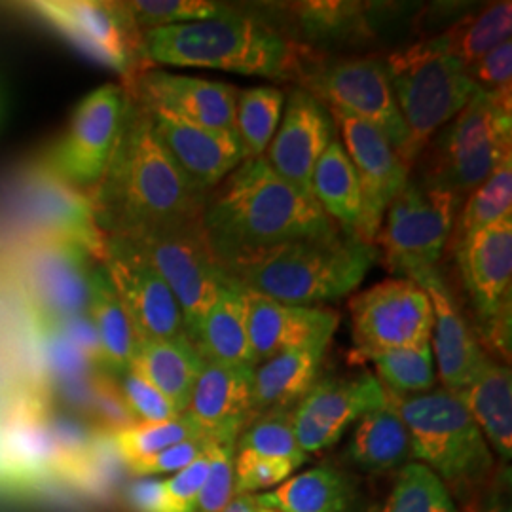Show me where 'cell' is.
<instances>
[{"label": "cell", "mask_w": 512, "mask_h": 512, "mask_svg": "<svg viewBox=\"0 0 512 512\" xmlns=\"http://www.w3.org/2000/svg\"><path fill=\"white\" fill-rule=\"evenodd\" d=\"M202 230L211 255L232 277L291 243L340 232L319 203L281 179L264 156L247 158L207 194Z\"/></svg>", "instance_id": "obj_1"}, {"label": "cell", "mask_w": 512, "mask_h": 512, "mask_svg": "<svg viewBox=\"0 0 512 512\" xmlns=\"http://www.w3.org/2000/svg\"><path fill=\"white\" fill-rule=\"evenodd\" d=\"M88 194L107 238H133L202 219L209 192L188 181L160 143L150 112L129 99L118 148Z\"/></svg>", "instance_id": "obj_2"}, {"label": "cell", "mask_w": 512, "mask_h": 512, "mask_svg": "<svg viewBox=\"0 0 512 512\" xmlns=\"http://www.w3.org/2000/svg\"><path fill=\"white\" fill-rule=\"evenodd\" d=\"M148 65L200 67L293 80L300 44L262 19L228 8L222 16L141 33Z\"/></svg>", "instance_id": "obj_3"}, {"label": "cell", "mask_w": 512, "mask_h": 512, "mask_svg": "<svg viewBox=\"0 0 512 512\" xmlns=\"http://www.w3.org/2000/svg\"><path fill=\"white\" fill-rule=\"evenodd\" d=\"M385 395L408 429L412 458L425 463L446 488L467 501L488 484L494 452L456 393L442 387L420 395Z\"/></svg>", "instance_id": "obj_4"}, {"label": "cell", "mask_w": 512, "mask_h": 512, "mask_svg": "<svg viewBox=\"0 0 512 512\" xmlns=\"http://www.w3.org/2000/svg\"><path fill=\"white\" fill-rule=\"evenodd\" d=\"M378 249L338 232L304 239L262 258L234 279L245 289L293 306L332 302L353 293L365 279Z\"/></svg>", "instance_id": "obj_5"}, {"label": "cell", "mask_w": 512, "mask_h": 512, "mask_svg": "<svg viewBox=\"0 0 512 512\" xmlns=\"http://www.w3.org/2000/svg\"><path fill=\"white\" fill-rule=\"evenodd\" d=\"M385 73L408 128L406 164H416L427 143L478 92L446 38H423L384 59Z\"/></svg>", "instance_id": "obj_6"}, {"label": "cell", "mask_w": 512, "mask_h": 512, "mask_svg": "<svg viewBox=\"0 0 512 512\" xmlns=\"http://www.w3.org/2000/svg\"><path fill=\"white\" fill-rule=\"evenodd\" d=\"M512 154V95L478 92L423 148L420 179L459 200L473 194Z\"/></svg>", "instance_id": "obj_7"}, {"label": "cell", "mask_w": 512, "mask_h": 512, "mask_svg": "<svg viewBox=\"0 0 512 512\" xmlns=\"http://www.w3.org/2000/svg\"><path fill=\"white\" fill-rule=\"evenodd\" d=\"M294 80L325 107L346 110L380 129L406 164L408 128L391 92L384 59H325L300 46Z\"/></svg>", "instance_id": "obj_8"}, {"label": "cell", "mask_w": 512, "mask_h": 512, "mask_svg": "<svg viewBox=\"0 0 512 512\" xmlns=\"http://www.w3.org/2000/svg\"><path fill=\"white\" fill-rule=\"evenodd\" d=\"M459 205L456 194L410 175L389 203L376 238L385 268L391 274L404 275L403 279L437 268L452 238Z\"/></svg>", "instance_id": "obj_9"}, {"label": "cell", "mask_w": 512, "mask_h": 512, "mask_svg": "<svg viewBox=\"0 0 512 512\" xmlns=\"http://www.w3.org/2000/svg\"><path fill=\"white\" fill-rule=\"evenodd\" d=\"M27 10L52 27L80 54L120 74L126 82L148 65L141 52V31L126 2L38 0Z\"/></svg>", "instance_id": "obj_10"}, {"label": "cell", "mask_w": 512, "mask_h": 512, "mask_svg": "<svg viewBox=\"0 0 512 512\" xmlns=\"http://www.w3.org/2000/svg\"><path fill=\"white\" fill-rule=\"evenodd\" d=\"M124 239L137 247L171 289L183 311L184 329L190 338L220 289L234 279L211 255L203 238L202 219Z\"/></svg>", "instance_id": "obj_11"}, {"label": "cell", "mask_w": 512, "mask_h": 512, "mask_svg": "<svg viewBox=\"0 0 512 512\" xmlns=\"http://www.w3.org/2000/svg\"><path fill=\"white\" fill-rule=\"evenodd\" d=\"M463 285L480 319L482 340L511 359L512 215L454 245Z\"/></svg>", "instance_id": "obj_12"}, {"label": "cell", "mask_w": 512, "mask_h": 512, "mask_svg": "<svg viewBox=\"0 0 512 512\" xmlns=\"http://www.w3.org/2000/svg\"><path fill=\"white\" fill-rule=\"evenodd\" d=\"M128 107L129 95L122 86L105 84L88 93L44 167L61 181L90 192L103 179L118 148Z\"/></svg>", "instance_id": "obj_13"}, {"label": "cell", "mask_w": 512, "mask_h": 512, "mask_svg": "<svg viewBox=\"0 0 512 512\" xmlns=\"http://www.w3.org/2000/svg\"><path fill=\"white\" fill-rule=\"evenodd\" d=\"M351 319L357 355L366 361L387 349L431 342L433 306L410 279H389L357 294L351 300Z\"/></svg>", "instance_id": "obj_14"}, {"label": "cell", "mask_w": 512, "mask_h": 512, "mask_svg": "<svg viewBox=\"0 0 512 512\" xmlns=\"http://www.w3.org/2000/svg\"><path fill=\"white\" fill-rule=\"evenodd\" d=\"M93 258L73 241L37 234L21 253V277L38 321L88 313Z\"/></svg>", "instance_id": "obj_15"}, {"label": "cell", "mask_w": 512, "mask_h": 512, "mask_svg": "<svg viewBox=\"0 0 512 512\" xmlns=\"http://www.w3.org/2000/svg\"><path fill=\"white\" fill-rule=\"evenodd\" d=\"M327 109L359 177L361 215L355 238L376 247L385 211L408 183L412 167L404 164L380 129L346 110Z\"/></svg>", "instance_id": "obj_16"}, {"label": "cell", "mask_w": 512, "mask_h": 512, "mask_svg": "<svg viewBox=\"0 0 512 512\" xmlns=\"http://www.w3.org/2000/svg\"><path fill=\"white\" fill-rule=\"evenodd\" d=\"M101 266L126 306L141 342L186 336L177 298L131 241L107 238V255Z\"/></svg>", "instance_id": "obj_17"}, {"label": "cell", "mask_w": 512, "mask_h": 512, "mask_svg": "<svg viewBox=\"0 0 512 512\" xmlns=\"http://www.w3.org/2000/svg\"><path fill=\"white\" fill-rule=\"evenodd\" d=\"M385 403V389L370 372L317 380L293 408L298 448L306 456L327 450L346 435L353 423Z\"/></svg>", "instance_id": "obj_18"}, {"label": "cell", "mask_w": 512, "mask_h": 512, "mask_svg": "<svg viewBox=\"0 0 512 512\" xmlns=\"http://www.w3.org/2000/svg\"><path fill=\"white\" fill-rule=\"evenodd\" d=\"M129 99L145 107L202 128L236 131L238 88L194 76L145 67L122 84Z\"/></svg>", "instance_id": "obj_19"}, {"label": "cell", "mask_w": 512, "mask_h": 512, "mask_svg": "<svg viewBox=\"0 0 512 512\" xmlns=\"http://www.w3.org/2000/svg\"><path fill=\"white\" fill-rule=\"evenodd\" d=\"M336 137L338 129L329 109L315 95L296 88L285 99L279 128L264 160L281 179L311 196L313 169Z\"/></svg>", "instance_id": "obj_20"}, {"label": "cell", "mask_w": 512, "mask_h": 512, "mask_svg": "<svg viewBox=\"0 0 512 512\" xmlns=\"http://www.w3.org/2000/svg\"><path fill=\"white\" fill-rule=\"evenodd\" d=\"M23 196L31 220L38 226V234L69 239L84 247L95 262L103 264L107 236L99 228L88 192L61 181L40 165L31 171Z\"/></svg>", "instance_id": "obj_21"}, {"label": "cell", "mask_w": 512, "mask_h": 512, "mask_svg": "<svg viewBox=\"0 0 512 512\" xmlns=\"http://www.w3.org/2000/svg\"><path fill=\"white\" fill-rule=\"evenodd\" d=\"M410 281L420 285L433 306L431 349L444 389L458 393L473 382L476 372L490 357L475 330L459 311L458 302L444 283L439 268L414 275Z\"/></svg>", "instance_id": "obj_22"}, {"label": "cell", "mask_w": 512, "mask_h": 512, "mask_svg": "<svg viewBox=\"0 0 512 512\" xmlns=\"http://www.w3.org/2000/svg\"><path fill=\"white\" fill-rule=\"evenodd\" d=\"M255 366L205 361L186 414L203 437L236 446L239 433L253 418Z\"/></svg>", "instance_id": "obj_23"}, {"label": "cell", "mask_w": 512, "mask_h": 512, "mask_svg": "<svg viewBox=\"0 0 512 512\" xmlns=\"http://www.w3.org/2000/svg\"><path fill=\"white\" fill-rule=\"evenodd\" d=\"M150 116L171 160L202 192H211L247 160L238 131L202 128L158 112H150Z\"/></svg>", "instance_id": "obj_24"}, {"label": "cell", "mask_w": 512, "mask_h": 512, "mask_svg": "<svg viewBox=\"0 0 512 512\" xmlns=\"http://www.w3.org/2000/svg\"><path fill=\"white\" fill-rule=\"evenodd\" d=\"M247 332L256 366L289 349L332 340L338 313L315 306H293L243 287Z\"/></svg>", "instance_id": "obj_25"}, {"label": "cell", "mask_w": 512, "mask_h": 512, "mask_svg": "<svg viewBox=\"0 0 512 512\" xmlns=\"http://www.w3.org/2000/svg\"><path fill=\"white\" fill-rule=\"evenodd\" d=\"M330 340L289 349L255 368L253 418L268 410H293L315 382L325 361Z\"/></svg>", "instance_id": "obj_26"}, {"label": "cell", "mask_w": 512, "mask_h": 512, "mask_svg": "<svg viewBox=\"0 0 512 512\" xmlns=\"http://www.w3.org/2000/svg\"><path fill=\"white\" fill-rule=\"evenodd\" d=\"M203 363L205 359L192 340L181 336L139 342L129 370L154 385L179 414H184Z\"/></svg>", "instance_id": "obj_27"}, {"label": "cell", "mask_w": 512, "mask_h": 512, "mask_svg": "<svg viewBox=\"0 0 512 512\" xmlns=\"http://www.w3.org/2000/svg\"><path fill=\"white\" fill-rule=\"evenodd\" d=\"M205 361L255 366L247 332V308L243 285L232 279L220 289L215 302L205 311L196 332L190 336Z\"/></svg>", "instance_id": "obj_28"}, {"label": "cell", "mask_w": 512, "mask_h": 512, "mask_svg": "<svg viewBox=\"0 0 512 512\" xmlns=\"http://www.w3.org/2000/svg\"><path fill=\"white\" fill-rule=\"evenodd\" d=\"M499 459L512 458V376L509 366L492 357L476 372L473 382L456 393Z\"/></svg>", "instance_id": "obj_29"}, {"label": "cell", "mask_w": 512, "mask_h": 512, "mask_svg": "<svg viewBox=\"0 0 512 512\" xmlns=\"http://www.w3.org/2000/svg\"><path fill=\"white\" fill-rule=\"evenodd\" d=\"M258 511L353 512L357 492L344 471L319 465L291 476L266 494L255 495Z\"/></svg>", "instance_id": "obj_30"}, {"label": "cell", "mask_w": 512, "mask_h": 512, "mask_svg": "<svg viewBox=\"0 0 512 512\" xmlns=\"http://www.w3.org/2000/svg\"><path fill=\"white\" fill-rule=\"evenodd\" d=\"M88 317L99 340V366H103V372L110 376H120L129 370L141 340L126 306L114 291L109 275L101 264L95 266L90 281Z\"/></svg>", "instance_id": "obj_31"}, {"label": "cell", "mask_w": 512, "mask_h": 512, "mask_svg": "<svg viewBox=\"0 0 512 512\" xmlns=\"http://www.w3.org/2000/svg\"><path fill=\"white\" fill-rule=\"evenodd\" d=\"M349 461L370 475H385L403 469L412 459L408 429L389 403L372 410L355 423L346 446Z\"/></svg>", "instance_id": "obj_32"}, {"label": "cell", "mask_w": 512, "mask_h": 512, "mask_svg": "<svg viewBox=\"0 0 512 512\" xmlns=\"http://www.w3.org/2000/svg\"><path fill=\"white\" fill-rule=\"evenodd\" d=\"M311 196L340 232L355 236L361 215V188L353 162L338 137L332 139L313 169Z\"/></svg>", "instance_id": "obj_33"}, {"label": "cell", "mask_w": 512, "mask_h": 512, "mask_svg": "<svg viewBox=\"0 0 512 512\" xmlns=\"http://www.w3.org/2000/svg\"><path fill=\"white\" fill-rule=\"evenodd\" d=\"M512 4L494 2L478 14L459 19L442 37L446 38L452 54L469 67L480 57L492 52L495 46L511 40Z\"/></svg>", "instance_id": "obj_34"}, {"label": "cell", "mask_w": 512, "mask_h": 512, "mask_svg": "<svg viewBox=\"0 0 512 512\" xmlns=\"http://www.w3.org/2000/svg\"><path fill=\"white\" fill-rule=\"evenodd\" d=\"M285 107V93L274 86L239 90L236 103V131L247 158L264 156L279 128Z\"/></svg>", "instance_id": "obj_35"}, {"label": "cell", "mask_w": 512, "mask_h": 512, "mask_svg": "<svg viewBox=\"0 0 512 512\" xmlns=\"http://www.w3.org/2000/svg\"><path fill=\"white\" fill-rule=\"evenodd\" d=\"M368 361L376 368L378 382L393 395H420L437 385L431 342L418 348L387 349Z\"/></svg>", "instance_id": "obj_36"}, {"label": "cell", "mask_w": 512, "mask_h": 512, "mask_svg": "<svg viewBox=\"0 0 512 512\" xmlns=\"http://www.w3.org/2000/svg\"><path fill=\"white\" fill-rule=\"evenodd\" d=\"M512 215V154L505 156L494 173L467 196L454 224L452 247L467 234Z\"/></svg>", "instance_id": "obj_37"}, {"label": "cell", "mask_w": 512, "mask_h": 512, "mask_svg": "<svg viewBox=\"0 0 512 512\" xmlns=\"http://www.w3.org/2000/svg\"><path fill=\"white\" fill-rule=\"evenodd\" d=\"M298 18L304 42L300 46L308 48L311 42H340L365 37V8L357 2H300L291 8Z\"/></svg>", "instance_id": "obj_38"}, {"label": "cell", "mask_w": 512, "mask_h": 512, "mask_svg": "<svg viewBox=\"0 0 512 512\" xmlns=\"http://www.w3.org/2000/svg\"><path fill=\"white\" fill-rule=\"evenodd\" d=\"M236 452H249L262 458L289 459L298 467L308 459L296 442L293 410H268L256 414L239 433Z\"/></svg>", "instance_id": "obj_39"}, {"label": "cell", "mask_w": 512, "mask_h": 512, "mask_svg": "<svg viewBox=\"0 0 512 512\" xmlns=\"http://www.w3.org/2000/svg\"><path fill=\"white\" fill-rule=\"evenodd\" d=\"M382 512H458L439 476L421 463H406L385 499Z\"/></svg>", "instance_id": "obj_40"}, {"label": "cell", "mask_w": 512, "mask_h": 512, "mask_svg": "<svg viewBox=\"0 0 512 512\" xmlns=\"http://www.w3.org/2000/svg\"><path fill=\"white\" fill-rule=\"evenodd\" d=\"M114 450L131 465L139 459L150 458L179 442L203 437L198 425L184 412L173 420L160 423H135L133 427L110 433Z\"/></svg>", "instance_id": "obj_41"}, {"label": "cell", "mask_w": 512, "mask_h": 512, "mask_svg": "<svg viewBox=\"0 0 512 512\" xmlns=\"http://www.w3.org/2000/svg\"><path fill=\"white\" fill-rule=\"evenodd\" d=\"M126 8L141 33L156 27L219 18L228 10L209 0H135L126 2Z\"/></svg>", "instance_id": "obj_42"}, {"label": "cell", "mask_w": 512, "mask_h": 512, "mask_svg": "<svg viewBox=\"0 0 512 512\" xmlns=\"http://www.w3.org/2000/svg\"><path fill=\"white\" fill-rule=\"evenodd\" d=\"M298 465L289 459L262 458L249 452H236L234 476L236 495L253 494L268 488H277L293 476Z\"/></svg>", "instance_id": "obj_43"}, {"label": "cell", "mask_w": 512, "mask_h": 512, "mask_svg": "<svg viewBox=\"0 0 512 512\" xmlns=\"http://www.w3.org/2000/svg\"><path fill=\"white\" fill-rule=\"evenodd\" d=\"M236 446L217 444L213 450L209 475L203 484L194 512H224L236 495L234 476Z\"/></svg>", "instance_id": "obj_44"}, {"label": "cell", "mask_w": 512, "mask_h": 512, "mask_svg": "<svg viewBox=\"0 0 512 512\" xmlns=\"http://www.w3.org/2000/svg\"><path fill=\"white\" fill-rule=\"evenodd\" d=\"M118 387L137 423H160L179 416L173 404L154 385L148 384L147 380L131 370L120 374Z\"/></svg>", "instance_id": "obj_45"}, {"label": "cell", "mask_w": 512, "mask_h": 512, "mask_svg": "<svg viewBox=\"0 0 512 512\" xmlns=\"http://www.w3.org/2000/svg\"><path fill=\"white\" fill-rule=\"evenodd\" d=\"M217 442L183 471L164 480V512H194L203 484L209 475L211 458Z\"/></svg>", "instance_id": "obj_46"}, {"label": "cell", "mask_w": 512, "mask_h": 512, "mask_svg": "<svg viewBox=\"0 0 512 512\" xmlns=\"http://www.w3.org/2000/svg\"><path fill=\"white\" fill-rule=\"evenodd\" d=\"M90 408L95 420L99 421L109 433L128 429L137 423L133 414L129 412L118 382H114L107 372H99L93 376Z\"/></svg>", "instance_id": "obj_47"}, {"label": "cell", "mask_w": 512, "mask_h": 512, "mask_svg": "<svg viewBox=\"0 0 512 512\" xmlns=\"http://www.w3.org/2000/svg\"><path fill=\"white\" fill-rule=\"evenodd\" d=\"M213 440L207 437H194V439L179 442L167 450H162L150 458L139 459L128 465L129 471L135 476H160L165 473H179L211 448Z\"/></svg>", "instance_id": "obj_48"}, {"label": "cell", "mask_w": 512, "mask_h": 512, "mask_svg": "<svg viewBox=\"0 0 512 512\" xmlns=\"http://www.w3.org/2000/svg\"><path fill=\"white\" fill-rule=\"evenodd\" d=\"M480 92L505 95L512 90V40L495 46L492 52L467 67Z\"/></svg>", "instance_id": "obj_49"}, {"label": "cell", "mask_w": 512, "mask_h": 512, "mask_svg": "<svg viewBox=\"0 0 512 512\" xmlns=\"http://www.w3.org/2000/svg\"><path fill=\"white\" fill-rule=\"evenodd\" d=\"M461 512H512L511 467L494 473L486 486L465 501Z\"/></svg>", "instance_id": "obj_50"}, {"label": "cell", "mask_w": 512, "mask_h": 512, "mask_svg": "<svg viewBox=\"0 0 512 512\" xmlns=\"http://www.w3.org/2000/svg\"><path fill=\"white\" fill-rule=\"evenodd\" d=\"M128 503L135 512H164V480L139 476L128 488Z\"/></svg>", "instance_id": "obj_51"}, {"label": "cell", "mask_w": 512, "mask_h": 512, "mask_svg": "<svg viewBox=\"0 0 512 512\" xmlns=\"http://www.w3.org/2000/svg\"><path fill=\"white\" fill-rule=\"evenodd\" d=\"M255 495L253 494H238L234 495V499L230 501V505L224 509V512H256Z\"/></svg>", "instance_id": "obj_52"}, {"label": "cell", "mask_w": 512, "mask_h": 512, "mask_svg": "<svg viewBox=\"0 0 512 512\" xmlns=\"http://www.w3.org/2000/svg\"><path fill=\"white\" fill-rule=\"evenodd\" d=\"M256 512H272V511H256Z\"/></svg>", "instance_id": "obj_53"}]
</instances>
